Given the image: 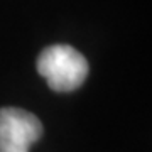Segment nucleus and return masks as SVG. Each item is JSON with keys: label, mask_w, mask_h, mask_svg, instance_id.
<instances>
[{"label": "nucleus", "mask_w": 152, "mask_h": 152, "mask_svg": "<svg viewBox=\"0 0 152 152\" xmlns=\"http://www.w3.org/2000/svg\"><path fill=\"white\" fill-rule=\"evenodd\" d=\"M36 66L49 88L61 93L80 88L88 76L85 56L64 44L46 48L39 54Z\"/></svg>", "instance_id": "1"}, {"label": "nucleus", "mask_w": 152, "mask_h": 152, "mask_svg": "<svg viewBox=\"0 0 152 152\" xmlns=\"http://www.w3.org/2000/svg\"><path fill=\"white\" fill-rule=\"evenodd\" d=\"M42 135V124L22 108H0V152H29Z\"/></svg>", "instance_id": "2"}]
</instances>
